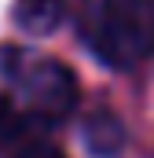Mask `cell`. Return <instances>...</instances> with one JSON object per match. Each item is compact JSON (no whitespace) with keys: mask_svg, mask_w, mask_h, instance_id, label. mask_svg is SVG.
<instances>
[{"mask_svg":"<svg viewBox=\"0 0 154 158\" xmlns=\"http://www.w3.org/2000/svg\"><path fill=\"white\" fill-rule=\"evenodd\" d=\"M0 99L30 136L40 129H55L74 114L77 77L51 55L0 44Z\"/></svg>","mask_w":154,"mask_h":158,"instance_id":"6da1fadb","label":"cell"},{"mask_svg":"<svg viewBox=\"0 0 154 158\" xmlns=\"http://www.w3.org/2000/svg\"><path fill=\"white\" fill-rule=\"evenodd\" d=\"M77 33L110 70H136L154 59V0H81Z\"/></svg>","mask_w":154,"mask_h":158,"instance_id":"7a4b0ae2","label":"cell"},{"mask_svg":"<svg viewBox=\"0 0 154 158\" xmlns=\"http://www.w3.org/2000/svg\"><path fill=\"white\" fill-rule=\"evenodd\" d=\"M70 4L74 0H15V22L18 30L44 37V33H55L63 26V19L70 15Z\"/></svg>","mask_w":154,"mask_h":158,"instance_id":"3957f363","label":"cell"},{"mask_svg":"<svg viewBox=\"0 0 154 158\" xmlns=\"http://www.w3.org/2000/svg\"><path fill=\"white\" fill-rule=\"evenodd\" d=\"M84 140L92 147V155L99 158H114L125 143V129L110 110H92V118L84 121Z\"/></svg>","mask_w":154,"mask_h":158,"instance_id":"277c9868","label":"cell"},{"mask_svg":"<svg viewBox=\"0 0 154 158\" xmlns=\"http://www.w3.org/2000/svg\"><path fill=\"white\" fill-rule=\"evenodd\" d=\"M22 136H26V132H22L18 118H15V114L7 110V103L0 99V151H4V147H11V143H15V140H22Z\"/></svg>","mask_w":154,"mask_h":158,"instance_id":"5b68a950","label":"cell"},{"mask_svg":"<svg viewBox=\"0 0 154 158\" xmlns=\"http://www.w3.org/2000/svg\"><path fill=\"white\" fill-rule=\"evenodd\" d=\"M11 158H66V155L55 143H48V140H30V143H22Z\"/></svg>","mask_w":154,"mask_h":158,"instance_id":"8992f818","label":"cell"}]
</instances>
